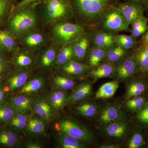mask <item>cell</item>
<instances>
[{"mask_svg": "<svg viewBox=\"0 0 148 148\" xmlns=\"http://www.w3.org/2000/svg\"><path fill=\"white\" fill-rule=\"evenodd\" d=\"M144 73L147 74V75H148V65L147 66V68L145 70V72H144Z\"/></svg>", "mask_w": 148, "mask_h": 148, "instance_id": "obj_53", "label": "cell"}, {"mask_svg": "<svg viewBox=\"0 0 148 148\" xmlns=\"http://www.w3.org/2000/svg\"><path fill=\"white\" fill-rule=\"evenodd\" d=\"M5 49L3 47H0V53H2L3 52H4Z\"/></svg>", "mask_w": 148, "mask_h": 148, "instance_id": "obj_52", "label": "cell"}, {"mask_svg": "<svg viewBox=\"0 0 148 148\" xmlns=\"http://www.w3.org/2000/svg\"><path fill=\"white\" fill-rule=\"evenodd\" d=\"M85 25L95 29L108 12L116 7L120 0H69Z\"/></svg>", "mask_w": 148, "mask_h": 148, "instance_id": "obj_1", "label": "cell"}, {"mask_svg": "<svg viewBox=\"0 0 148 148\" xmlns=\"http://www.w3.org/2000/svg\"><path fill=\"white\" fill-rule=\"evenodd\" d=\"M130 50L115 44L107 49L105 58L102 62L115 63L129 54Z\"/></svg>", "mask_w": 148, "mask_h": 148, "instance_id": "obj_25", "label": "cell"}, {"mask_svg": "<svg viewBox=\"0 0 148 148\" xmlns=\"http://www.w3.org/2000/svg\"><path fill=\"white\" fill-rule=\"evenodd\" d=\"M0 47H3V46L1 44V42H0Z\"/></svg>", "mask_w": 148, "mask_h": 148, "instance_id": "obj_55", "label": "cell"}, {"mask_svg": "<svg viewBox=\"0 0 148 148\" xmlns=\"http://www.w3.org/2000/svg\"><path fill=\"white\" fill-rule=\"evenodd\" d=\"M0 42L5 49L12 51L15 46V40L12 36L5 31H0Z\"/></svg>", "mask_w": 148, "mask_h": 148, "instance_id": "obj_38", "label": "cell"}, {"mask_svg": "<svg viewBox=\"0 0 148 148\" xmlns=\"http://www.w3.org/2000/svg\"><path fill=\"white\" fill-rule=\"evenodd\" d=\"M55 127L59 132L71 135L86 145L94 142L92 132L84 125L73 120L61 119L56 124Z\"/></svg>", "mask_w": 148, "mask_h": 148, "instance_id": "obj_2", "label": "cell"}, {"mask_svg": "<svg viewBox=\"0 0 148 148\" xmlns=\"http://www.w3.org/2000/svg\"><path fill=\"white\" fill-rule=\"evenodd\" d=\"M142 42H148V30L145 34L143 35L142 38Z\"/></svg>", "mask_w": 148, "mask_h": 148, "instance_id": "obj_51", "label": "cell"}, {"mask_svg": "<svg viewBox=\"0 0 148 148\" xmlns=\"http://www.w3.org/2000/svg\"><path fill=\"white\" fill-rule=\"evenodd\" d=\"M29 117L27 114L18 112L8 123L10 126L16 130H21L25 128Z\"/></svg>", "mask_w": 148, "mask_h": 148, "instance_id": "obj_33", "label": "cell"}, {"mask_svg": "<svg viewBox=\"0 0 148 148\" xmlns=\"http://www.w3.org/2000/svg\"><path fill=\"white\" fill-rule=\"evenodd\" d=\"M121 145L116 143H106L101 144L98 146L99 148H119L120 147Z\"/></svg>", "mask_w": 148, "mask_h": 148, "instance_id": "obj_47", "label": "cell"}, {"mask_svg": "<svg viewBox=\"0 0 148 148\" xmlns=\"http://www.w3.org/2000/svg\"><path fill=\"white\" fill-rule=\"evenodd\" d=\"M83 34L74 44L73 58L77 62L83 61L88 58L91 48L89 34Z\"/></svg>", "mask_w": 148, "mask_h": 148, "instance_id": "obj_14", "label": "cell"}, {"mask_svg": "<svg viewBox=\"0 0 148 148\" xmlns=\"http://www.w3.org/2000/svg\"><path fill=\"white\" fill-rule=\"evenodd\" d=\"M114 41L116 44L128 50L135 49L138 44L136 39L131 35H116Z\"/></svg>", "mask_w": 148, "mask_h": 148, "instance_id": "obj_32", "label": "cell"}, {"mask_svg": "<svg viewBox=\"0 0 148 148\" xmlns=\"http://www.w3.org/2000/svg\"><path fill=\"white\" fill-rule=\"evenodd\" d=\"M115 33L104 32L97 29H90L89 34L91 47L108 49L116 44Z\"/></svg>", "mask_w": 148, "mask_h": 148, "instance_id": "obj_10", "label": "cell"}, {"mask_svg": "<svg viewBox=\"0 0 148 148\" xmlns=\"http://www.w3.org/2000/svg\"><path fill=\"white\" fill-rule=\"evenodd\" d=\"M9 101L18 112L27 114L32 110V99L25 95L12 96Z\"/></svg>", "mask_w": 148, "mask_h": 148, "instance_id": "obj_23", "label": "cell"}, {"mask_svg": "<svg viewBox=\"0 0 148 148\" xmlns=\"http://www.w3.org/2000/svg\"><path fill=\"white\" fill-rule=\"evenodd\" d=\"M74 44L66 46L59 53L57 57V64L59 66H64L72 60L73 56Z\"/></svg>", "mask_w": 148, "mask_h": 148, "instance_id": "obj_34", "label": "cell"}, {"mask_svg": "<svg viewBox=\"0 0 148 148\" xmlns=\"http://www.w3.org/2000/svg\"><path fill=\"white\" fill-rule=\"evenodd\" d=\"M8 70V66L6 63L0 64V82L5 76Z\"/></svg>", "mask_w": 148, "mask_h": 148, "instance_id": "obj_46", "label": "cell"}, {"mask_svg": "<svg viewBox=\"0 0 148 148\" xmlns=\"http://www.w3.org/2000/svg\"><path fill=\"white\" fill-rule=\"evenodd\" d=\"M43 40V38L39 34H34L27 37L26 42L29 46H36L40 44Z\"/></svg>", "mask_w": 148, "mask_h": 148, "instance_id": "obj_40", "label": "cell"}, {"mask_svg": "<svg viewBox=\"0 0 148 148\" xmlns=\"http://www.w3.org/2000/svg\"><path fill=\"white\" fill-rule=\"evenodd\" d=\"M148 87H147V88H148Z\"/></svg>", "mask_w": 148, "mask_h": 148, "instance_id": "obj_56", "label": "cell"}, {"mask_svg": "<svg viewBox=\"0 0 148 148\" xmlns=\"http://www.w3.org/2000/svg\"><path fill=\"white\" fill-rule=\"evenodd\" d=\"M117 8L124 17L128 26L145 16V10L144 8L133 3L121 2Z\"/></svg>", "mask_w": 148, "mask_h": 148, "instance_id": "obj_11", "label": "cell"}, {"mask_svg": "<svg viewBox=\"0 0 148 148\" xmlns=\"http://www.w3.org/2000/svg\"><path fill=\"white\" fill-rule=\"evenodd\" d=\"M101 127L103 135L114 142L125 140L132 128L131 123L126 119L114 122Z\"/></svg>", "mask_w": 148, "mask_h": 148, "instance_id": "obj_6", "label": "cell"}, {"mask_svg": "<svg viewBox=\"0 0 148 148\" xmlns=\"http://www.w3.org/2000/svg\"><path fill=\"white\" fill-rule=\"evenodd\" d=\"M45 84L42 78L36 77L30 80L21 88L19 93L21 94H28L38 92L40 90Z\"/></svg>", "mask_w": 148, "mask_h": 148, "instance_id": "obj_30", "label": "cell"}, {"mask_svg": "<svg viewBox=\"0 0 148 148\" xmlns=\"http://www.w3.org/2000/svg\"><path fill=\"white\" fill-rule=\"evenodd\" d=\"M63 70L65 73L70 75L81 77L86 75H87L91 69L87 64L71 60L69 63L64 65Z\"/></svg>", "mask_w": 148, "mask_h": 148, "instance_id": "obj_21", "label": "cell"}, {"mask_svg": "<svg viewBox=\"0 0 148 148\" xmlns=\"http://www.w3.org/2000/svg\"><path fill=\"white\" fill-rule=\"evenodd\" d=\"M21 138L20 133L11 127L0 129V146L13 148L18 145Z\"/></svg>", "mask_w": 148, "mask_h": 148, "instance_id": "obj_15", "label": "cell"}, {"mask_svg": "<svg viewBox=\"0 0 148 148\" xmlns=\"http://www.w3.org/2000/svg\"><path fill=\"white\" fill-rule=\"evenodd\" d=\"M97 116L98 124L101 127L114 122L126 119L127 115L119 103H109L100 109Z\"/></svg>", "mask_w": 148, "mask_h": 148, "instance_id": "obj_5", "label": "cell"}, {"mask_svg": "<svg viewBox=\"0 0 148 148\" xmlns=\"http://www.w3.org/2000/svg\"><path fill=\"white\" fill-rule=\"evenodd\" d=\"M29 75L27 72H21L11 75L6 81L5 86L8 92L21 88L28 80Z\"/></svg>", "mask_w": 148, "mask_h": 148, "instance_id": "obj_19", "label": "cell"}, {"mask_svg": "<svg viewBox=\"0 0 148 148\" xmlns=\"http://www.w3.org/2000/svg\"><path fill=\"white\" fill-rule=\"evenodd\" d=\"M56 58V52L53 49H49L42 56L41 61L43 67H49L53 64Z\"/></svg>", "mask_w": 148, "mask_h": 148, "instance_id": "obj_39", "label": "cell"}, {"mask_svg": "<svg viewBox=\"0 0 148 148\" xmlns=\"http://www.w3.org/2000/svg\"><path fill=\"white\" fill-rule=\"evenodd\" d=\"M132 55L138 64L140 72L144 73L148 65V42H142Z\"/></svg>", "mask_w": 148, "mask_h": 148, "instance_id": "obj_22", "label": "cell"}, {"mask_svg": "<svg viewBox=\"0 0 148 148\" xmlns=\"http://www.w3.org/2000/svg\"><path fill=\"white\" fill-rule=\"evenodd\" d=\"M144 136L143 133L139 130L133 132L129 141L127 142L126 147L128 148H142L144 145Z\"/></svg>", "mask_w": 148, "mask_h": 148, "instance_id": "obj_37", "label": "cell"}, {"mask_svg": "<svg viewBox=\"0 0 148 148\" xmlns=\"http://www.w3.org/2000/svg\"><path fill=\"white\" fill-rule=\"evenodd\" d=\"M10 5V0H0V21L8 11Z\"/></svg>", "mask_w": 148, "mask_h": 148, "instance_id": "obj_43", "label": "cell"}, {"mask_svg": "<svg viewBox=\"0 0 148 148\" xmlns=\"http://www.w3.org/2000/svg\"><path fill=\"white\" fill-rule=\"evenodd\" d=\"M148 19L146 20L142 25L134 29L130 30L132 37L137 39L138 38L145 34L148 30Z\"/></svg>", "mask_w": 148, "mask_h": 148, "instance_id": "obj_42", "label": "cell"}, {"mask_svg": "<svg viewBox=\"0 0 148 148\" xmlns=\"http://www.w3.org/2000/svg\"><path fill=\"white\" fill-rule=\"evenodd\" d=\"M32 109L35 114L45 121H49L53 117L54 110L47 100L42 97L32 99Z\"/></svg>", "mask_w": 148, "mask_h": 148, "instance_id": "obj_13", "label": "cell"}, {"mask_svg": "<svg viewBox=\"0 0 148 148\" xmlns=\"http://www.w3.org/2000/svg\"><path fill=\"white\" fill-rule=\"evenodd\" d=\"M145 10L147 11V13L148 14V5L147 6V8H146Z\"/></svg>", "mask_w": 148, "mask_h": 148, "instance_id": "obj_54", "label": "cell"}, {"mask_svg": "<svg viewBox=\"0 0 148 148\" xmlns=\"http://www.w3.org/2000/svg\"><path fill=\"white\" fill-rule=\"evenodd\" d=\"M47 13L51 20L66 18L73 13L69 0H45Z\"/></svg>", "mask_w": 148, "mask_h": 148, "instance_id": "obj_7", "label": "cell"}, {"mask_svg": "<svg viewBox=\"0 0 148 148\" xmlns=\"http://www.w3.org/2000/svg\"><path fill=\"white\" fill-rule=\"evenodd\" d=\"M147 87L145 79L142 77L130 78L126 82L123 98L126 100L142 95L145 92Z\"/></svg>", "mask_w": 148, "mask_h": 148, "instance_id": "obj_12", "label": "cell"}, {"mask_svg": "<svg viewBox=\"0 0 148 148\" xmlns=\"http://www.w3.org/2000/svg\"><path fill=\"white\" fill-rule=\"evenodd\" d=\"M56 141L61 148H85L87 145L71 135L59 132L55 135Z\"/></svg>", "mask_w": 148, "mask_h": 148, "instance_id": "obj_20", "label": "cell"}, {"mask_svg": "<svg viewBox=\"0 0 148 148\" xmlns=\"http://www.w3.org/2000/svg\"><path fill=\"white\" fill-rule=\"evenodd\" d=\"M35 14L32 10L26 9L16 14L11 19L9 27L14 34H19L34 27L36 23Z\"/></svg>", "mask_w": 148, "mask_h": 148, "instance_id": "obj_9", "label": "cell"}, {"mask_svg": "<svg viewBox=\"0 0 148 148\" xmlns=\"http://www.w3.org/2000/svg\"><path fill=\"white\" fill-rule=\"evenodd\" d=\"M38 1H39V0H22L21 2L18 3L16 6V7L18 8H22L29 5L30 4L32 3Z\"/></svg>", "mask_w": 148, "mask_h": 148, "instance_id": "obj_48", "label": "cell"}, {"mask_svg": "<svg viewBox=\"0 0 148 148\" xmlns=\"http://www.w3.org/2000/svg\"><path fill=\"white\" fill-rule=\"evenodd\" d=\"M33 62L31 57L24 54H20L15 59V64L19 67H27L31 65Z\"/></svg>", "mask_w": 148, "mask_h": 148, "instance_id": "obj_41", "label": "cell"}, {"mask_svg": "<svg viewBox=\"0 0 148 148\" xmlns=\"http://www.w3.org/2000/svg\"><path fill=\"white\" fill-rule=\"evenodd\" d=\"M53 83L58 88L65 90L73 89L76 84L72 78L61 76H56L53 79Z\"/></svg>", "mask_w": 148, "mask_h": 148, "instance_id": "obj_35", "label": "cell"}, {"mask_svg": "<svg viewBox=\"0 0 148 148\" xmlns=\"http://www.w3.org/2000/svg\"><path fill=\"white\" fill-rule=\"evenodd\" d=\"M8 91L4 84L0 82V106L5 102L8 96Z\"/></svg>", "mask_w": 148, "mask_h": 148, "instance_id": "obj_44", "label": "cell"}, {"mask_svg": "<svg viewBox=\"0 0 148 148\" xmlns=\"http://www.w3.org/2000/svg\"><path fill=\"white\" fill-rule=\"evenodd\" d=\"M140 72L132 55L127 56L115 63L113 78L119 82L126 81Z\"/></svg>", "mask_w": 148, "mask_h": 148, "instance_id": "obj_4", "label": "cell"}, {"mask_svg": "<svg viewBox=\"0 0 148 148\" xmlns=\"http://www.w3.org/2000/svg\"><path fill=\"white\" fill-rule=\"evenodd\" d=\"M115 63L103 62L94 69H91L88 73L87 76L94 80L112 77L113 76Z\"/></svg>", "mask_w": 148, "mask_h": 148, "instance_id": "obj_18", "label": "cell"}, {"mask_svg": "<svg viewBox=\"0 0 148 148\" xmlns=\"http://www.w3.org/2000/svg\"><path fill=\"white\" fill-rule=\"evenodd\" d=\"M117 7L104 15L100 24L95 29L113 33L122 31L130 32L129 26Z\"/></svg>", "mask_w": 148, "mask_h": 148, "instance_id": "obj_3", "label": "cell"}, {"mask_svg": "<svg viewBox=\"0 0 148 148\" xmlns=\"http://www.w3.org/2000/svg\"><path fill=\"white\" fill-rule=\"evenodd\" d=\"M18 112L10 101L0 106V123H8Z\"/></svg>", "mask_w": 148, "mask_h": 148, "instance_id": "obj_31", "label": "cell"}, {"mask_svg": "<svg viewBox=\"0 0 148 148\" xmlns=\"http://www.w3.org/2000/svg\"><path fill=\"white\" fill-rule=\"evenodd\" d=\"M54 31L61 42L66 44L78 38L83 34L84 29L80 24L64 22L56 25Z\"/></svg>", "mask_w": 148, "mask_h": 148, "instance_id": "obj_8", "label": "cell"}, {"mask_svg": "<svg viewBox=\"0 0 148 148\" xmlns=\"http://www.w3.org/2000/svg\"><path fill=\"white\" fill-rule=\"evenodd\" d=\"M26 128L27 132L31 134H43L45 130V121L39 117H31L28 119Z\"/></svg>", "mask_w": 148, "mask_h": 148, "instance_id": "obj_29", "label": "cell"}, {"mask_svg": "<svg viewBox=\"0 0 148 148\" xmlns=\"http://www.w3.org/2000/svg\"><path fill=\"white\" fill-rule=\"evenodd\" d=\"M92 82H87L82 84L69 95L68 104H75L86 100L92 95Z\"/></svg>", "mask_w": 148, "mask_h": 148, "instance_id": "obj_16", "label": "cell"}, {"mask_svg": "<svg viewBox=\"0 0 148 148\" xmlns=\"http://www.w3.org/2000/svg\"><path fill=\"white\" fill-rule=\"evenodd\" d=\"M69 95L65 90L56 89L51 92L47 96V101L54 110H61L69 103Z\"/></svg>", "mask_w": 148, "mask_h": 148, "instance_id": "obj_17", "label": "cell"}, {"mask_svg": "<svg viewBox=\"0 0 148 148\" xmlns=\"http://www.w3.org/2000/svg\"><path fill=\"white\" fill-rule=\"evenodd\" d=\"M8 61V58L4 55H3L2 53H0V64L6 63Z\"/></svg>", "mask_w": 148, "mask_h": 148, "instance_id": "obj_50", "label": "cell"}, {"mask_svg": "<svg viewBox=\"0 0 148 148\" xmlns=\"http://www.w3.org/2000/svg\"><path fill=\"white\" fill-rule=\"evenodd\" d=\"M148 100L145 96L138 95L125 100L123 106L130 112L136 113L143 108Z\"/></svg>", "mask_w": 148, "mask_h": 148, "instance_id": "obj_28", "label": "cell"}, {"mask_svg": "<svg viewBox=\"0 0 148 148\" xmlns=\"http://www.w3.org/2000/svg\"><path fill=\"white\" fill-rule=\"evenodd\" d=\"M119 86V82L115 80L106 83L99 88L95 93V98L97 99L112 98L115 94Z\"/></svg>", "mask_w": 148, "mask_h": 148, "instance_id": "obj_24", "label": "cell"}, {"mask_svg": "<svg viewBox=\"0 0 148 148\" xmlns=\"http://www.w3.org/2000/svg\"><path fill=\"white\" fill-rule=\"evenodd\" d=\"M25 147L27 148H41L42 147V146L39 143H35V142H29L26 144Z\"/></svg>", "mask_w": 148, "mask_h": 148, "instance_id": "obj_49", "label": "cell"}, {"mask_svg": "<svg viewBox=\"0 0 148 148\" xmlns=\"http://www.w3.org/2000/svg\"><path fill=\"white\" fill-rule=\"evenodd\" d=\"M100 109L98 104L93 101H86L76 108L77 114L87 118H92L98 115Z\"/></svg>", "mask_w": 148, "mask_h": 148, "instance_id": "obj_26", "label": "cell"}, {"mask_svg": "<svg viewBox=\"0 0 148 148\" xmlns=\"http://www.w3.org/2000/svg\"><path fill=\"white\" fill-rule=\"evenodd\" d=\"M107 49L97 47H91L88 57V64L91 69L102 63L106 56Z\"/></svg>", "mask_w": 148, "mask_h": 148, "instance_id": "obj_27", "label": "cell"}, {"mask_svg": "<svg viewBox=\"0 0 148 148\" xmlns=\"http://www.w3.org/2000/svg\"><path fill=\"white\" fill-rule=\"evenodd\" d=\"M134 120L140 127L143 128L148 127V100L144 107L135 113Z\"/></svg>", "mask_w": 148, "mask_h": 148, "instance_id": "obj_36", "label": "cell"}, {"mask_svg": "<svg viewBox=\"0 0 148 148\" xmlns=\"http://www.w3.org/2000/svg\"><path fill=\"white\" fill-rule=\"evenodd\" d=\"M124 1L133 3L144 8L145 10L148 5V0H124Z\"/></svg>", "mask_w": 148, "mask_h": 148, "instance_id": "obj_45", "label": "cell"}]
</instances>
